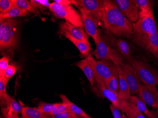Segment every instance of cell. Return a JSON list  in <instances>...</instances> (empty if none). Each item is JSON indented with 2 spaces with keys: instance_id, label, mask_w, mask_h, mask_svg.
<instances>
[{
  "instance_id": "ac0fdd59",
  "label": "cell",
  "mask_w": 158,
  "mask_h": 118,
  "mask_svg": "<svg viewBox=\"0 0 158 118\" xmlns=\"http://www.w3.org/2000/svg\"><path fill=\"white\" fill-rule=\"evenodd\" d=\"M128 102L131 106L138 110L140 112L146 115L148 118H153V111H150L148 109L146 104L142 100L136 96H131Z\"/></svg>"
},
{
  "instance_id": "836d02e7",
  "label": "cell",
  "mask_w": 158,
  "mask_h": 118,
  "mask_svg": "<svg viewBox=\"0 0 158 118\" xmlns=\"http://www.w3.org/2000/svg\"><path fill=\"white\" fill-rule=\"evenodd\" d=\"M13 7L11 0H1L0 1V13L8 11Z\"/></svg>"
},
{
  "instance_id": "9c48e42d",
  "label": "cell",
  "mask_w": 158,
  "mask_h": 118,
  "mask_svg": "<svg viewBox=\"0 0 158 118\" xmlns=\"http://www.w3.org/2000/svg\"><path fill=\"white\" fill-rule=\"evenodd\" d=\"M116 3L123 15L132 23L135 22L139 18L140 10L134 0H115Z\"/></svg>"
},
{
  "instance_id": "52a82bcc",
  "label": "cell",
  "mask_w": 158,
  "mask_h": 118,
  "mask_svg": "<svg viewBox=\"0 0 158 118\" xmlns=\"http://www.w3.org/2000/svg\"><path fill=\"white\" fill-rule=\"evenodd\" d=\"M79 9L85 32L91 36L97 45L100 37L98 27L101 26L98 12H92L83 9Z\"/></svg>"
},
{
  "instance_id": "2e32d148",
  "label": "cell",
  "mask_w": 158,
  "mask_h": 118,
  "mask_svg": "<svg viewBox=\"0 0 158 118\" xmlns=\"http://www.w3.org/2000/svg\"><path fill=\"white\" fill-rule=\"evenodd\" d=\"M122 69L119 72V85L118 97L123 100L128 101L131 96L130 88L127 83L125 77L121 72Z\"/></svg>"
},
{
  "instance_id": "d6a6232c",
  "label": "cell",
  "mask_w": 158,
  "mask_h": 118,
  "mask_svg": "<svg viewBox=\"0 0 158 118\" xmlns=\"http://www.w3.org/2000/svg\"><path fill=\"white\" fill-rule=\"evenodd\" d=\"M2 112L3 118H21L19 116L18 113L7 107H2Z\"/></svg>"
},
{
  "instance_id": "484cf974",
  "label": "cell",
  "mask_w": 158,
  "mask_h": 118,
  "mask_svg": "<svg viewBox=\"0 0 158 118\" xmlns=\"http://www.w3.org/2000/svg\"><path fill=\"white\" fill-rule=\"evenodd\" d=\"M122 112L125 113L128 118H146L143 113L131 106L127 101L126 102Z\"/></svg>"
},
{
  "instance_id": "7402d4cb",
  "label": "cell",
  "mask_w": 158,
  "mask_h": 118,
  "mask_svg": "<svg viewBox=\"0 0 158 118\" xmlns=\"http://www.w3.org/2000/svg\"><path fill=\"white\" fill-rule=\"evenodd\" d=\"M21 114V118H51L35 107H23Z\"/></svg>"
},
{
  "instance_id": "f35d334b",
  "label": "cell",
  "mask_w": 158,
  "mask_h": 118,
  "mask_svg": "<svg viewBox=\"0 0 158 118\" xmlns=\"http://www.w3.org/2000/svg\"><path fill=\"white\" fill-rule=\"evenodd\" d=\"M54 2L59 3L60 5H64V6L72 5L71 0H55Z\"/></svg>"
},
{
  "instance_id": "603a6c76",
  "label": "cell",
  "mask_w": 158,
  "mask_h": 118,
  "mask_svg": "<svg viewBox=\"0 0 158 118\" xmlns=\"http://www.w3.org/2000/svg\"><path fill=\"white\" fill-rule=\"evenodd\" d=\"M144 48L151 52L158 61V32L149 36L148 40L146 42Z\"/></svg>"
},
{
  "instance_id": "9a60e30c",
  "label": "cell",
  "mask_w": 158,
  "mask_h": 118,
  "mask_svg": "<svg viewBox=\"0 0 158 118\" xmlns=\"http://www.w3.org/2000/svg\"><path fill=\"white\" fill-rule=\"evenodd\" d=\"M97 86L102 96L108 99L111 102L112 104L117 106L121 111H123L124 104L127 100L119 98L118 94L107 89L105 86L104 84H101Z\"/></svg>"
},
{
  "instance_id": "44dd1931",
  "label": "cell",
  "mask_w": 158,
  "mask_h": 118,
  "mask_svg": "<svg viewBox=\"0 0 158 118\" xmlns=\"http://www.w3.org/2000/svg\"><path fill=\"white\" fill-rule=\"evenodd\" d=\"M30 12L24 10L13 6L8 11L0 13V21L9 18H13L18 17H24L28 15Z\"/></svg>"
},
{
  "instance_id": "d6986e66",
  "label": "cell",
  "mask_w": 158,
  "mask_h": 118,
  "mask_svg": "<svg viewBox=\"0 0 158 118\" xmlns=\"http://www.w3.org/2000/svg\"><path fill=\"white\" fill-rule=\"evenodd\" d=\"M64 34L68 39L72 43L73 45L76 46V47L80 52L81 56V58H85L86 57L90 55L89 52L92 50L90 46H89L81 41L74 39L68 33H65Z\"/></svg>"
},
{
  "instance_id": "f546056e",
  "label": "cell",
  "mask_w": 158,
  "mask_h": 118,
  "mask_svg": "<svg viewBox=\"0 0 158 118\" xmlns=\"http://www.w3.org/2000/svg\"><path fill=\"white\" fill-rule=\"evenodd\" d=\"M30 2L35 8L38 10H45L47 8H49L50 4L47 0H31Z\"/></svg>"
},
{
  "instance_id": "ba28073f",
  "label": "cell",
  "mask_w": 158,
  "mask_h": 118,
  "mask_svg": "<svg viewBox=\"0 0 158 118\" xmlns=\"http://www.w3.org/2000/svg\"><path fill=\"white\" fill-rule=\"evenodd\" d=\"M121 69L111 61L105 60L97 61L94 73V84L96 83L98 86L104 84L107 79L119 74Z\"/></svg>"
},
{
  "instance_id": "6da1fadb",
  "label": "cell",
  "mask_w": 158,
  "mask_h": 118,
  "mask_svg": "<svg viewBox=\"0 0 158 118\" xmlns=\"http://www.w3.org/2000/svg\"><path fill=\"white\" fill-rule=\"evenodd\" d=\"M101 26L118 37L131 39L133 25L122 13L114 1L105 0L104 10L98 12Z\"/></svg>"
},
{
  "instance_id": "60d3db41",
  "label": "cell",
  "mask_w": 158,
  "mask_h": 118,
  "mask_svg": "<svg viewBox=\"0 0 158 118\" xmlns=\"http://www.w3.org/2000/svg\"><path fill=\"white\" fill-rule=\"evenodd\" d=\"M122 118H128L124 112H122Z\"/></svg>"
},
{
  "instance_id": "5bb4252c",
  "label": "cell",
  "mask_w": 158,
  "mask_h": 118,
  "mask_svg": "<svg viewBox=\"0 0 158 118\" xmlns=\"http://www.w3.org/2000/svg\"><path fill=\"white\" fill-rule=\"evenodd\" d=\"M137 97L149 106L152 108H158V94L150 90L143 83L141 84Z\"/></svg>"
},
{
  "instance_id": "74e56055",
  "label": "cell",
  "mask_w": 158,
  "mask_h": 118,
  "mask_svg": "<svg viewBox=\"0 0 158 118\" xmlns=\"http://www.w3.org/2000/svg\"><path fill=\"white\" fill-rule=\"evenodd\" d=\"M8 81L5 78H0V94L7 93L6 87Z\"/></svg>"
},
{
  "instance_id": "f1b7e54d",
  "label": "cell",
  "mask_w": 158,
  "mask_h": 118,
  "mask_svg": "<svg viewBox=\"0 0 158 118\" xmlns=\"http://www.w3.org/2000/svg\"><path fill=\"white\" fill-rule=\"evenodd\" d=\"M140 11H144L152 9L153 1L150 0H134Z\"/></svg>"
},
{
  "instance_id": "ab89813d",
  "label": "cell",
  "mask_w": 158,
  "mask_h": 118,
  "mask_svg": "<svg viewBox=\"0 0 158 118\" xmlns=\"http://www.w3.org/2000/svg\"><path fill=\"white\" fill-rule=\"evenodd\" d=\"M154 118H158V108L157 109L156 111H153Z\"/></svg>"
},
{
  "instance_id": "30bf717a",
  "label": "cell",
  "mask_w": 158,
  "mask_h": 118,
  "mask_svg": "<svg viewBox=\"0 0 158 118\" xmlns=\"http://www.w3.org/2000/svg\"><path fill=\"white\" fill-rule=\"evenodd\" d=\"M121 72L130 88L131 94L134 96L137 95L142 83L137 73L128 64H124L123 68H122Z\"/></svg>"
},
{
  "instance_id": "277c9868",
  "label": "cell",
  "mask_w": 158,
  "mask_h": 118,
  "mask_svg": "<svg viewBox=\"0 0 158 118\" xmlns=\"http://www.w3.org/2000/svg\"><path fill=\"white\" fill-rule=\"evenodd\" d=\"M19 21L16 18H9L0 21L1 51L18 47Z\"/></svg>"
},
{
  "instance_id": "1f68e13d",
  "label": "cell",
  "mask_w": 158,
  "mask_h": 118,
  "mask_svg": "<svg viewBox=\"0 0 158 118\" xmlns=\"http://www.w3.org/2000/svg\"><path fill=\"white\" fill-rule=\"evenodd\" d=\"M69 111H70L65 104L64 103H57L55 107V109L51 112V114H50V116L57 115V114H61L63 112Z\"/></svg>"
},
{
  "instance_id": "e0dca14e",
  "label": "cell",
  "mask_w": 158,
  "mask_h": 118,
  "mask_svg": "<svg viewBox=\"0 0 158 118\" xmlns=\"http://www.w3.org/2000/svg\"><path fill=\"white\" fill-rule=\"evenodd\" d=\"M1 105L5 106V107L10 108L17 113H21L23 106L20 105L15 99L11 97L7 93L0 94Z\"/></svg>"
},
{
  "instance_id": "8fae6325",
  "label": "cell",
  "mask_w": 158,
  "mask_h": 118,
  "mask_svg": "<svg viewBox=\"0 0 158 118\" xmlns=\"http://www.w3.org/2000/svg\"><path fill=\"white\" fill-rule=\"evenodd\" d=\"M96 64L97 61L91 54L75 64L76 66L81 69L92 86L94 85V73Z\"/></svg>"
},
{
  "instance_id": "7c38bea8",
  "label": "cell",
  "mask_w": 158,
  "mask_h": 118,
  "mask_svg": "<svg viewBox=\"0 0 158 118\" xmlns=\"http://www.w3.org/2000/svg\"><path fill=\"white\" fill-rule=\"evenodd\" d=\"M59 30L60 33L62 34L68 33L74 39L81 41L90 46V43L88 38V35L83 31L82 28L76 27L66 21L60 24Z\"/></svg>"
},
{
  "instance_id": "8992f818",
  "label": "cell",
  "mask_w": 158,
  "mask_h": 118,
  "mask_svg": "<svg viewBox=\"0 0 158 118\" xmlns=\"http://www.w3.org/2000/svg\"><path fill=\"white\" fill-rule=\"evenodd\" d=\"M96 46L93 54L98 60L111 61L120 68H123L125 64L123 57L118 51L111 47L102 36H100Z\"/></svg>"
},
{
  "instance_id": "8d00e7d4",
  "label": "cell",
  "mask_w": 158,
  "mask_h": 118,
  "mask_svg": "<svg viewBox=\"0 0 158 118\" xmlns=\"http://www.w3.org/2000/svg\"><path fill=\"white\" fill-rule=\"evenodd\" d=\"M110 108L114 118H122V114L121 113L120 110L117 106L111 104Z\"/></svg>"
},
{
  "instance_id": "e575fe53",
  "label": "cell",
  "mask_w": 158,
  "mask_h": 118,
  "mask_svg": "<svg viewBox=\"0 0 158 118\" xmlns=\"http://www.w3.org/2000/svg\"><path fill=\"white\" fill-rule=\"evenodd\" d=\"M51 118H80L79 116L71 112H66L57 115L50 116Z\"/></svg>"
},
{
  "instance_id": "4dcf8cb0",
  "label": "cell",
  "mask_w": 158,
  "mask_h": 118,
  "mask_svg": "<svg viewBox=\"0 0 158 118\" xmlns=\"http://www.w3.org/2000/svg\"><path fill=\"white\" fill-rule=\"evenodd\" d=\"M10 57L5 55L0 59V78H4L5 71L8 67Z\"/></svg>"
},
{
  "instance_id": "cb8c5ba5",
  "label": "cell",
  "mask_w": 158,
  "mask_h": 118,
  "mask_svg": "<svg viewBox=\"0 0 158 118\" xmlns=\"http://www.w3.org/2000/svg\"><path fill=\"white\" fill-rule=\"evenodd\" d=\"M11 2L13 6L31 12L37 16H40L39 10L35 8L30 1L27 0H11Z\"/></svg>"
},
{
  "instance_id": "3957f363",
  "label": "cell",
  "mask_w": 158,
  "mask_h": 118,
  "mask_svg": "<svg viewBox=\"0 0 158 118\" xmlns=\"http://www.w3.org/2000/svg\"><path fill=\"white\" fill-rule=\"evenodd\" d=\"M127 61L137 73L143 85L158 94L156 88V86H158V74L156 71L147 63L137 60L132 56Z\"/></svg>"
},
{
  "instance_id": "4fadbf2b",
  "label": "cell",
  "mask_w": 158,
  "mask_h": 118,
  "mask_svg": "<svg viewBox=\"0 0 158 118\" xmlns=\"http://www.w3.org/2000/svg\"><path fill=\"white\" fill-rule=\"evenodd\" d=\"M105 3V0H71L72 5L92 12H102L104 9Z\"/></svg>"
},
{
  "instance_id": "ffe728a7",
  "label": "cell",
  "mask_w": 158,
  "mask_h": 118,
  "mask_svg": "<svg viewBox=\"0 0 158 118\" xmlns=\"http://www.w3.org/2000/svg\"><path fill=\"white\" fill-rule=\"evenodd\" d=\"M59 97L62 99L63 103H64L67 105L68 109L71 112L76 114L80 118H93L88 114H87L80 107L77 106L76 104H74V103L71 102L65 95L61 94Z\"/></svg>"
},
{
  "instance_id": "7a4b0ae2",
  "label": "cell",
  "mask_w": 158,
  "mask_h": 118,
  "mask_svg": "<svg viewBox=\"0 0 158 118\" xmlns=\"http://www.w3.org/2000/svg\"><path fill=\"white\" fill-rule=\"evenodd\" d=\"M132 25L134 29L132 40L140 47H145L149 36L157 32L152 9L140 11L138 19L135 22L132 23Z\"/></svg>"
},
{
  "instance_id": "83f0119b",
  "label": "cell",
  "mask_w": 158,
  "mask_h": 118,
  "mask_svg": "<svg viewBox=\"0 0 158 118\" xmlns=\"http://www.w3.org/2000/svg\"><path fill=\"white\" fill-rule=\"evenodd\" d=\"M56 104L57 103L50 104V103L41 102L39 104L37 108L43 113H44L46 115L50 116V114H51V112L53 111V110L55 109Z\"/></svg>"
},
{
  "instance_id": "4316f807",
  "label": "cell",
  "mask_w": 158,
  "mask_h": 118,
  "mask_svg": "<svg viewBox=\"0 0 158 118\" xmlns=\"http://www.w3.org/2000/svg\"><path fill=\"white\" fill-rule=\"evenodd\" d=\"M119 74L114 75L104 82V85L107 89L118 94L119 85Z\"/></svg>"
},
{
  "instance_id": "b9f144b4",
  "label": "cell",
  "mask_w": 158,
  "mask_h": 118,
  "mask_svg": "<svg viewBox=\"0 0 158 118\" xmlns=\"http://www.w3.org/2000/svg\"></svg>"
},
{
  "instance_id": "d4e9b609",
  "label": "cell",
  "mask_w": 158,
  "mask_h": 118,
  "mask_svg": "<svg viewBox=\"0 0 158 118\" xmlns=\"http://www.w3.org/2000/svg\"><path fill=\"white\" fill-rule=\"evenodd\" d=\"M114 43L118 52L122 56L125 58L127 60L132 56L130 46L126 41L123 39H118Z\"/></svg>"
},
{
  "instance_id": "5b68a950",
  "label": "cell",
  "mask_w": 158,
  "mask_h": 118,
  "mask_svg": "<svg viewBox=\"0 0 158 118\" xmlns=\"http://www.w3.org/2000/svg\"><path fill=\"white\" fill-rule=\"evenodd\" d=\"M48 9L56 17L65 19L76 27H83L80 12L76 10L72 5L64 6L54 2L50 4Z\"/></svg>"
},
{
  "instance_id": "d590c367",
  "label": "cell",
  "mask_w": 158,
  "mask_h": 118,
  "mask_svg": "<svg viewBox=\"0 0 158 118\" xmlns=\"http://www.w3.org/2000/svg\"><path fill=\"white\" fill-rule=\"evenodd\" d=\"M16 70V69L14 66L9 65L5 71L4 78L9 81L10 79L15 74Z\"/></svg>"
}]
</instances>
